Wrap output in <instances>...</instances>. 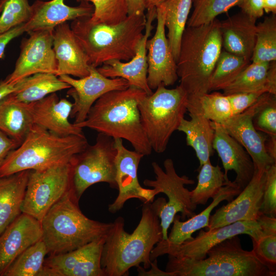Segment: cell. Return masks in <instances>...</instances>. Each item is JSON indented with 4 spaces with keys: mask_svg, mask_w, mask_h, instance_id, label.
Listing matches in <instances>:
<instances>
[{
    "mask_svg": "<svg viewBox=\"0 0 276 276\" xmlns=\"http://www.w3.org/2000/svg\"><path fill=\"white\" fill-rule=\"evenodd\" d=\"M256 20L241 11L220 21L224 50L251 61L256 42Z\"/></svg>",
    "mask_w": 276,
    "mask_h": 276,
    "instance_id": "26",
    "label": "cell"
},
{
    "mask_svg": "<svg viewBox=\"0 0 276 276\" xmlns=\"http://www.w3.org/2000/svg\"><path fill=\"white\" fill-rule=\"evenodd\" d=\"M242 190L234 182L223 186L213 198L211 203L203 211L190 218L187 221H180V216L176 215L172 222L173 226L168 239L169 243L179 244L191 239L196 231L206 228L209 223L211 213L213 209L223 200L232 201Z\"/></svg>",
    "mask_w": 276,
    "mask_h": 276,
    "instance_id": "27",
    "label": "cell"
},
{
    "mask_svg": "<svg viewBox=\"0 0 276 276\" xmlns=\"http://www.w3.org/2000/svg\"><path fill=\"white\" fill-rule=\"evenodd\" d=\"M264 11L267 13L276 14V0H264Z\"/></svg>",
    "mask_w": 276,
    "mask_h": 276,
    "instance_id": "52",
    "label": "cell"
},
{
    "mask_svg": "<svg viewBox=\"0 0 276 276\" xmlns=\"http://www.w3.org/2000/svg\"><path fill=\"white\" fill-rule=\"evenodd\" d=\"M53 48L57 63L56 76L66 75L81 78L89 75L86 55L67 22L55 28Z\"/></svg>",
    "mask_w": 276,
    "mask_h": 276,
    "instance_id": "25",
    "label": "cell"
},
{
    "mask_svg": "<svg viewBox=\"0 0 276 276\" xmlns=\"http://www.w3.org/2000/svg\"><path fill=\"white\" fill-rule=\"evenodd\" d=\"M165 1V0H144L146 10L153 8H156Z\"/></svg>",
    "mask_w": 276,
    "mask_h": 276,
    "instance_id": "53",
    "label": "cell"
},
{
    "mask_svg": "<svg viewBox=\"0 0 276 276\" xmlns=\"http://www.w3.org/2000/svg\"><path fill=\"white\" fill-rule=\"evenodd\" d=\"M147 95L131 86L108 91L94 103L84 121L74 124L113 139H125L134 150L144 156L150 155L152 148L143 128L138 107L140 101Z\"/></svg>",
    "mask_w": 276,
    "mask_h": 276,
    "instance_id": "2",
    "label": "cell"
},
{
    "mask_svg": "<svg viewBox=\"0 0 276 276\" xmlns=\"http://www.w3.org/2000/svg\"><path fill=\"white\" fill-rule=\"evenodd\" d=\"M187 111L200 113L210 121L222 124L232 116L227 96L219 92L188 97Z\"/></svg>",
    "mask_w": 276,
    "mask_h": 276,
    "instance_id": "33",
    "label": "cell"
},
{
    "mask_svg": "<svg viewBox=\"0 0 276 276\" xmlns=\"http://www.w3.org/2000/svg\"><path fill=\"white\" fill-rule=\"evenodd\" d=\"M155 90L140 101L138 107L152 150L161 153L187 111L188 95L179 85L172 89L159 85Z\"/></svg>",
    "mask_w": 276,
    "mask_h": 276,
    "instance_id": "8",
    "label": "cell"
},
{
    "mask_svg": "<svg viewBox=\"0 0 276 276\" xmlns=\"http://www.w3.org/2000/svg\"><path fill=\"white\" fill-rule=\"evenodd\" d=\"M165 25L168 43L176 62L177 60L181 37L187 27L192 7V0H165Z\"/></svg>",
    "mask_w": 276,
    "mask_h": 276,
    "instance_id": "32",
    "label": "cell"
},
{
    "mask_svg": "<svg viewBox=\"0 0 276 276\" xmlns=\"http://www.w3.org/2000/svg\"><path fill=\"white\" fill-rule=\"evenodd\" d=\"M16 88V83H8L5 80L0 81V101L15 91Z\"/></svg>",
    "mask_w": 276,
    "mask_h": 276,
    "instance_id": "51",
    "label": "cell"
},
{
    "mask_svg": "<svg viewBox=\"0 0 276 276\" xmlns=\"http://www.w3.org/2000/svg\"><path fill=\"white\" fill-rule=\"evenodd\" d=\"M24 24L14 27L10 30L0 33V59L4 56L5 51L8 43L14 38L25 32Z\"/></svg>",
    "mask_w": 276,
    "mask_h": 276,
    "instance_id": "47",
    "label": "cell"
},
{
    "mask_svg": "<svg viewBox=\"0 0 276 276\" xmlns=\"http://www.w3.org/2000/svg\"><path fill=\"white\" fill-rule=\"evenodd\" d=\"M255 129L267 136L266 147L270 155H276V95L265 93L257 101L252 118Z\"/></svg>",
    "mask_w": 276,
    "mask_h": 276,
    "instance_id": "35",
    "label": "cell"
},
{
    "mask_svg": "<svg viewBox=\"0 0 276 276\" xmlns=\"http://www.w3.org/2000/svg\"><path fill=\"white\" fill-rule=\"evenodd\" d=\"M191 119L183 118L177 130L186 135L187 145L195 152L199 167L210 160L214 154L213 147L215 130L212 121L198 113L189 114Z\"/></svg>",
    "mask_w": 276,
    "mask_h": 276,
    "instance_id": "29",
    "label": "cell"
},
{
    "mask_svg": "<svg viewBox=\"0 0 276 276\" xmlns=\"http://www.w3.org/2000/svg\"><path fill=\"white\" fill-rule=\"evenodd\" d=\"M94 6L90 19L96 22L115 25L128 16L126 0H87Z\"/></svg>",
    "mask_w": 276,
    "mask_h": 276,
    "instance_id": "41",
    "label": "cell"
},
{
    "mask_svg": "<svg viewBox=\"0 0 276 276\" xmlns=\"http://www.w3.org/2000/svg\"><path fill=\"white\" fill-rule=\"evenodd\" d=\"M53 31L28 33L29 37L21 42L20 52L13 71L5 79L7 82L16 83L37 73L56 75L57 63L53 48Z\"/></svg>",
    "mask_w": 276,
    "mask_h": 276,
    "instance_id": "13",
    "label": "cell"
},
{
    "mask_svg": "<svg viewBox=\"0 0 276 276\" xmlns=\"http://www.w3.org/2000/svg\"><path fill=\"white\" fill-rule=\"evenodd\" d=\"M48 254L44 242L40 239L21 253L3 276H39Z\"/></svg>",
    "mask_w": 276,
    "mask_h": 276,
    "instance_id": "38",
    "label": "cell"
},
{
    "mask_svg": "<svg viewBox=\"0 0 276 276\" xmlns=\"http://www.w3.org/2000/svg\"><path fill=\"white\" fill-rule=\"evenodd\" d=\"M251 61H276V14L265 17L256 26V42Z\"/></svg>",
    "mask_w": 276,
    "mask_h": 276,
    "instance_id": "39",
    "label": "cell"
},
{
    "mask_svg": "<svg viewBox=\"0 0 276 276\" xmlns=\"http://www.w3.org/2000/svg\"><path fill=\"white\" fill-rule=\"evenodd\" d=\"M205 258L193 260L168 255L165 270L173 276H275L255 256L244 250L235 236L210 249Z\"/></svg>",
    "mask_w": 276,
    "mask_h": 276,
    "instance_id": "7",
    "label": "cell"
},
{
    "mask_svg": "<svg viewBox=\"0 0 276 276\" xmlns=\"http://www.w3.org/2000/svg\"><path fill=\"white\" fill-rule=\"evenodd\" d=\"M72 190L73 158L44 170H30L22 213L41 222L49 210Z\"/></svg>",
    "mask_w": 276,
    "mask_h": 276,
    "instance_id": "11",
    "label": "cell"
},
{
    "mask_svg": "<svg viewBox=\"0 0 276 276\" xmlns=\"http://www.w3.org/2000/svg\"><path fill=\"white\" fill-rule=\"evenodd\" d=\"M51 73H37L16 82V89L8 96L16 101L30 104L71 86Z\"/></svg>",
    "mask_w": 276,
    "mask_h": 276,
    "instance_id": "30",
    "label": "cell"
},
{
    "mask_svg": "<svg viewBox=\"0 0 276 276\" xmlns=\"http://www.w3.org/2000/svg\"><path fill=\"white\" fill-rule=\"evenodd\" d=\"M219 21L195 27L187 26L176 61L179 86L188 97L209 93L210 79L222 51Z\"/></svg>",
    "mask_w": 276,
    "mask_h": 276,
    "instance_id": "4",
    "label": "cell"
},
{
    "mask_svg": "<svg viewBox=\"0 0 276 276\" xmlns=\"http://www.w3.org/2000/svg\"><path fill=\"white\" fill-rule=\"evenodd\" d=\"M151 269L146 271L140 266L137 267L139 275H158V276H173V274L169 272L159 269L157 265V259L151 262Z\"/></svg>",
    "mask_w": 276,
    "mask_h": 276,
    "instance_id": "49",
    "label": "cell"
},
{
    "mask_svg": "<svg viewBox=\"0 0 276 276\" xmlns=\"http://www.w3.org/2000/svg\"><path fill=\"white\" fill-rule=\"evenodd\" d=\"M143 36L137 46L135 55L125 62L117 60L108 61L97 67L106 77L122 78L126 80L129 86L144 91L147 95L153 93L147 82L148 64L146 42L154 29L152 22L156 18V8L148 9Z\"/></svg>",
    "mask_w": 276,
    "mask_h": 276,
    "instance_id": "19",
    "label": "cell"
},
{
    "mask_svg": "<svg viewBox=\"0 0 276 276\" xmlns=\"http://www.w3.org/2000/svg\"><path fill=\"white\" fill-rule=\"evenodd\" d=\"M89 75L79 79L62 75L59 78L71 86L67 95L74 100L70 117L74 124L84 121L94 103L106 93L122 90L129 86L128 82L122 78H110L102 75L97 67L89 65Z\"/></svg>",
    "mask_w": 276,
    "mask_h": 276,
    "instance_id": "16",
    "label": "cell"
},
{
    "mask_svg": "<svg viewBox=\"0 0 276 276\" xmlns=\"http://www.w3.org/2000/svg\"><path fill=\"white\" fill-rule=\"evenodd\" d=\"M73 190L66 193L41 221V239L50 255L66 252L105 237L112 222L90 219L83 214Z\"/></svg>",
    "mask_w": 276,
    "mask_h": 276,
    "instance_id": "5",
    "label": "cell"
},
{
    "mask_svg": "<svg viewBox=\"0 0 276 276\" xmlns=\"http://www.w3.org/2000/svg\"><path fill=\"white\" fill-rule=\"evenodd\" d=\"M94 9L89 2L71 7L66 5L64 0H36L31 5L30 19L24 24L25 31L28 33L39 30L53 31L56 26L68 20L90 17Z\"/></svg>",
    "mask_w": 276,
    "mask_h": 276,
    "instance_id": "23",
    "label": "cell"
},
{
    "mask_svg": "<svg viewBox=\"0 0 276 276\" xmlns=\"http://www.w3.org/2000/svg\"><path fill=\"white\" fill-rule=\"evenodd\" d=\"M270 62L250 63L245 69L222 90L224 95L265 90L269 93L268 75Z\"/></svg>",
    "mask_w": 276,
    "mask_h": 276,
    "instance_id": "36",
    "label": "cell"
},
{
    "mask_svg": "<svg viewBox=\"0 0 276 276\" xmlns=\"http://www.w3.org/2000/svg\"><path fill=\"white\" fill-rule=\"evenodd\" d=\"M4 3V0H0V14L2 12Z\"/></svg>",
    "mask_w": 276,
    "mask_h": 276,
    "instance_id": "54",
    "label": "cell"
},
{
    "mask_svg": "<svg viewBox=\"0 0 276 276\" xmlns=\"http://www.w3.org/2000/svg\"><path fill=\"white\" fill-rule=\"evenodd\" d=\"M215 130L213 147L217 152L224 168L225 175L233 170L236 174L233 181L242 190L255 172L252 159L244 148L229 135L220 124L212 122Z\"/></svg>",
    "mask_w": 276,
    "mask_h": 276,
    "instance_id": "22",
    "label": "cell"
},
{
    "mask_svg": "<svg viewBox=\"0 0 276 276\" xmlns=\"http://www.w3.org/2000/svg\"><path fill=\"white\" fill-rule=\"evenodd\" d=\"M163 165L164 170L156 162H153L152 167L155 179H146L143 183L145 186L155 189L157 194L164 193L168 197V201L164 197H159L151 202L160 219L162 240H166L168 230L177 213H181L180 219L182 220L187 217L190 218L196 215L194 211L197 206L192 203L191 191L185 187L193 185L195 181L186 175H178L172 159H166Z\"/></svg>",
    "mask_w": 276,
    "mask_h": 276,
    "instance_id": "9",
    "label": "cell"
},
{
    "mask_svg": "<svg viewBox=\"0 0 276 276\" xmlns=\"http://www.w3.org/2000/svg\"><path fill=\"white\" fill-rule=\"evenodd\" d=\"M77 1L80 3L87 2V0H77Z\"/></svg>",
    "mask_w": 276,
    "mask_h": 276,
    "instance_id": "55",
    "label": "cell"
},
{
    "mask_svg": "<svg viewBox=\"0 0 276 276\" xmlns=\"http://www.w3.org/2000/svg\"><path fill=\"white\" fill-rule=\"evenodd\" d=\"M116 149V182L119 193L114 201L108 205V211L114 214L121 210L130 199L137 198L144 203L152 202L157 194L154 189L143 188L138 179L140 162L144 156L127 149L122 139H114Z\"/></svg>",
    "mask_w": 276,
    "mask_h": 276,
    "instance_id": "14",
    "label": "cell"
},
{
    "mask_svg": "<svg viewBox=\"0 0 276 276\" xmlns=\"http://www.w3.org/2000/svg\"><path fill=\"white\" fill-rule=\"evenodd\" d=\"M105 237L66 252L50 255L39 276H105L101 263Z\"/></svg>",
    "mask_w": 276,
    "mask_h": 276,
    "instance_id": "15",
    "label": "cell"
},
{
    "mask_svg": "<svg viewBox=\"0 0 276 276\" xmlns=\"http://www.w3.org/2000/svg\"><path fill=\"white\" fill-rule=\"evenodd\" d=\"M265 93L267 92L261 90L227 95L233 116L239 114L248 109Z\"/></svg>",
    "mask_w": 276,
    "mask_h": 276,
    "instance_id": "45",
    "label": "cell"
},
{
    "mask_svg": "<svg viewBox=\"0 0 276 276\" xmlns=\"http://www.w3.org/2000/svg\"><path fill=\"white\" fill-rule=\"evenodd\" d=\"M257 240L251 239L252 251L270 271L276 274V228H262Z\"/></svg>",
    "mask_w": 276,
    "mask_h": 276,
    "instance_id": "43",
    "label": "cell"
},
{
    "mask_svg": "<svg viewBox=\"0 0 276 276\" xmlns=\"http://www.w3.org/2000/svg\"><path fill=\"white\" fill-rule=\"evenodd\" d=\"M156 13L155 33L146 42L147 82L152 90L159 85H173L178 79L176 62L166 34L165 9L163 4L156 7Z\"/></svg>",
    "mask_w": 276,
    "mask_h": 276,
    "instance_id": "17",
    "label": "cell"
},
{
    "mask_svg": "<svg viewBox=\"0 0 276 276\" xmlns=\"http://www.w3.org/2000/svg\"><path fill=\"white\" fill-rule=\"evenodd\" d=\"M28 105L34 124L60 136L84 134L82 128L68 120L73 103L66 99H59L56 93Z\"/></svg>",
    "mask_w": 276,
    "mask_h": 276,
    "instance_id": "24",
    "label": "cell"
},
{
    "mask_svg": "<svg viewBox=\"0 0 276 276\" xmlns=\"http://www.w3.org/2000/svg\"><path fill=\"white\" fill-rule=\"evenodd\" d=\"M243 0H192L193 10L187 26L195 27L210 23L219 15L240 5Z\"/></svg>",
    "mask_w": 276,
    "mask_h": 276,
    "instance_id": "40",
    "label": "cell"
},
{
    "mask_svg": "<svg viewBox=\"0 0 276 276\" xmlns=\"http://www.w3.org/2000/svg\"><path fill=\"white\" fill-rule=\"evenodd\" d=\"M260 212L276 216V163L266 170V179Z\"/></svg>",
    "mask_w": 276,
    "mask_h": 276,
    "instance_id": "44",
    "label": "cell"
},
{
    "mask_svg": "<svg viewBox=\"0 0 276 276\" xmlns=\"http://www.w3.org/2000/svg\"><path fill=\"white\" fill-rule=\"evenodd\" d=\"M128 15L142 14L146 10L144 0H126Z\"/></svg>",
    "mask_w": 276,
    "mask_h": 276,
    "instance_id": "50",
    "label": "cell"
},
{
    "mask_svg": "<svg viewBox=\"0 0 276 276\" xmlns=\"http://www.w3.org/2000/svg\"><path fill=\"white\" fill-rule=\"evenodd\" d=\"M257 101L243 112L232 116L221 124L247 151L252 159L255 169L262 171L266 170L275 164L276 160L267 151V136L257 130L253 125L252 118Z\"/></svg>",
    "mask_w": 276,
    "mask_h": 276,
    "instance_id": "20",
    "label": "cell"
},
{
    "mask_svg": "<svg viewBox=\"0 0 276 276\" xmlns=\"http://www.w3.org/2000/svg\"><path fill=\"white\" fill-rule=\"evenodd\" d=\"M198 183L191 191V200L195 206L204 205L225 186L232 181L225 175L219 165L213 166L210 160L199 167Z\"/></svg>",
    "mask_w": 276,
    "mask_h": 276,
    "instance_id": "34",
    "label": "cell"
},
{
    "mask_svg": "<svg viewBox=\"0 0 276 276\" xmlns=\"http://www.w3.org/2000/svg\"><path fill=\"white\" fill-rule=\"evenodd\" d=\"M41 238L40 222L21 213L0 235V276L21 253Z\"/></svg>",
    "mask_w": 276,
    "mask_h": 276,
    "instance_id": "21",
    "label": "cell"
},
{
    "mask_svg": "<svg viewBox=\"0 0 276 276\" xmlns=\"http://www.w3.org/2000/svg\"><path fill=\"white\" fill-rule=\"evenodd\" d=\"M30 171L0 176V235L22 213Z\"/></svg>",
    "mask_w": 276,
    "mask_h": 276,
    "instance_id": "28",
    "label": "cell"
},
{
    "mask_svg": "<svg viewBox=\"0 0 276 276\" xmlns=\"http://www.w3.org/2000/svg\"><path fill=\"white\" fill-rule=\"evenodd\" d=\"M266 170H255L252 178L237 197L211 215L208 230L241 221H256L260 212Z\"/></svg>",
    "mask_w": 276,
    "mask_h": 276,
    "instance_id": "18",
    "label": "cell"
},
{
    "mask_svg": "<svg viewBox=\"0 0 276 276\" xmlns=\"http://www.w3.org/2000/svg\"><path fill=\"white\" fill-rule=\"evenodd\" d=\"M239 7L241 11L249 17L257 19L264 14V0H243Z\"/></svg>",
    "mask_w": 276,
    "mask_h": 276,
    "instance_id": "46",
    "label": "cell"
},
{
    "mask_svg": "<svg viewBox=\"0 0 276 276\" xmlns=\"http://www.w3.org/2000/svg\"><path fill=\"white\" fill-rule=\"evenodd\" d=\"M250 60L226 51H222L211 74L209 93L222 90L229 84L245 67Z\"/></svg>",
    "mask_w": 276,
    "mask_h": 276,
    "instance_id": "37",
    "label": "cell"
},
{
    "mask_svg": "<svg viewBox=\"0 0 276 276\" xmlns=\"http://www.w3.org/2000/svg\"><path fill=\"white\" fill-rule=\"evenodd\" d=\"M34 124L28 104L8 96L0 101V130L20 145Z\"/></svg>",
    "mask_w": 276,
    "mask_h": 276,
    "instance_id": "31",
    "label": "cell"
},
{
    "mask_svg": "<svg viewBox=\"0 0 276 276\" xmlns=\"http://www.w3.org/2000/svg\"><path fill=\"white\" fill-rule=\"evenodd\" d=\"M151 202L144 203L139 224L131 233L124 229V220L118 217L105 237L101 266L105 276H125L129 269L143 263L150 267V254L163 239L160 220Z\"/></svg>",
    "mask_w": 276,
    "mask_h": 276,
    "instance_id": "1",
    "label": "cell"
},
{
    "mask_svg": "<svg viewBox=\"0 0 276 276\" xmlns=\"http://www.w3.org/2000/svg\"><path fill=\"white\" fill-rule=\"evenodd\" d=\"M246 234L257 240L262 234L257 221H241L212 229L201 230L195 238L179 244L167 243L164 240L158 242L152 250L151 261L167 254L177 258L201 260L206 257L208 251L225 240L239 235Z\"/></svg>",
    "mask_w": 276,
    "mask_h": 276,
    "instance_id": "12",
    "label": "cell"
},
{
    "mask_svg": "<svg viewBox=\"0 0 276 276\" xmlns=\"http://www.w3.org/2000/svg\"><path fill=\"white\" fill-rule=\"evenodd\" d=\"M90 17L73 20L70 26L89 65L98 67L108 61H128L132 58L144 33L145 13L128 15L115 25L94 22Z\"/></svg>",
    "mask_w": 276,
    "mask_h": 276,
    "instance_id": "3",
    "label": "cell"
},
{
    "mask_svg": "<svg viewBox=\"0 0 276 276\" xmlns=\"http://www.w3.org/2000/svg\"><path fill=\"white\" fill-rule=\"evenodd\" d=\"M116 152L114 139L99 133L94 144H88L73 157V190L77 200L87 188L97 183L106 182L117 189Z\"/></svg>",
    "mask_w": 276,
    "mask_h": 276,
    "instance_id": "10",
    "label": "cell"
},
{
    "mask_svg": "<svg viewBox=\"0 0 276 276\" xmlns=\"http://www.w3.org/2000/svg\"><path fill=\"white\" fill-rule=\"evenodd\" d=\"M31 14V6L28 0H4L0 15V33L25 24Z\"/></svg>",
    "mask_w": 276,
    "mask_h": 276,
    "instance_id": "42",
    "label": "cell"
},
{
    "mask_svg": "<svg viewBox=\"0 0 276 276\" xmlns=\"http://www.w3.org/2000/svg\"><path fill=\"white\" fill-rule=\"evenodd\" d=\"M88 145L84 134L60 136L34 124L22 143L1 165L0 176L68 162Z\"/></svg>",
    "mask_w": 276,
    "mask_h": 276,
    "instance_id": "6",
    "label": "cell"
},
{
    "mask_svg": "<svg viewBox=\"0 0 276 276\" xmlns=\"http://www.w3.org/2000/svg\"><path fill=\"white\" fill-rule=\"evenodd\" d=\"M19 146L17 142L0 130V166L8 154Z\"/></svg>",
    "mask_w": 276,
    "mask_h": 276,
    "instance_id": "48",
    "label": "cell"
}]
</instances>
